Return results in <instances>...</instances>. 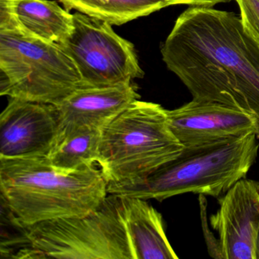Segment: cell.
Listing matches in <instances>:
<instances>
[{"label":"cell","instance_id":"obj_16","mask_svg":"<svg viewBox=\"0 0 259 259\" xmlns=\"http://www.w3.org/2000/svg\"><path fill=\"white\" fill-rule=\"evenodd\" d=\"M244 30L259 45V0H235Z\"/></svg>","mask_w":259,"mask_h":259},{"label":"cell","instance_id":"obj_19","mask_svg":"<svg viewBox=\"0 0 259 259\" xmlns=\"http://www.w3.org/2000/svg\"><path fill=\"white\" fill-rule=\"evenodd\" d=\"M256 137H257V139H258L259 140V119L258 122H257V132H256Z\"/></svg>","mask_w":259,"mask_h":259},{"label":"cell","instance_id":"obj_18","mask_svg":"<svg viewBox=\"0 0 259 259\" xmlns=\"http://www.w3.org/2000/svg\"><path fill=\"white\" fill-rule=\"evenodd\" d=\"M256 259H259V230L256 240Z\"/></svg>","mask_w":259,"mask_h":259},{"label":"cell","instance_id":"obj_1","mask_svg":"<svg viewBox=\"0 0 259 259\" xmlns=\"http://www.w3.org/2000/svg\"><path fill=\"white\" fill-rule=\"evenodd\" d=\"M161 54L192 100L236 107L259 119V45L240 16L190 7L177 18Z\"/></svg>","mask_w":259,"mask_h":259},{"label":"cell","instance_id":"obj_14","mask_svg":"<svg viewBox=\"0 0 259 259\" xmlns=\"http://www.w3.org/2000/svg\"><path fill=\"white\" fill-rule=\"evenodd\" d=\"M68 11L76 10L112 25H122L169 7L166 0H58Z\"/></svg>","mask_w":259,"mask_h":259},{"label":"cell","instance_id":"obj_17","mask_svg":"<svg viewBox=\"0 0 259 259\" xmlns=\"http://www.w3.org/2000/svg\"><path fill=\"white\" fill-rule=\"evenodd\" d=\"M169 6L186 4L192 7H213L217 4L229 3L232 0H166Z\"/></svg>","mask_w":259,"mask_h":259},{"label":"cell","instance_id":"obj_8","mask_svg":"<svg viewBox=\"0 0 259 259\" xmlns=\"http://www.w3.org/2000/svg\"><path fill=\"white\" fill-rule=\"evenodd\" d=\"M55 104L10 98L0 115V159L48 157L58 141Z\"/></svg>","mask_w":259,"mask_h":259},{"label":"cell","instance_id":"obj_4","mask_svg":"<svg viewBox=\"0 0 259 259\" xmlns=\"http://www.w3.org/2000/svg\"><path fill=\"white\" fill-rule=\"evenodd\" d=\"M256 133L184 147L181 154L142 183L108 185V194L161 201L193 193L220 198L245 179L258 152Z\"/></svg>","mask_w":259,"mask_h":259},{"label":"cell","instance_id":"obj_2","mask_svg":"<svg viewBox=\"0 0 259 259\" xmlns=\"http://www.w3.org/2000/svg\"><path fill=\"white\" fill-rule=\"evenodd\" d=\"M107 187L98 165L64 172L47 157L0 159L2 204L18 225L86 216L104 202Z\"/></svg>","mask_w":259,"mask_h":259},{"label":"cell","instance_id":"obj_15","mask_svg":"<svg viewBox=\"0 0 259 259\" xmlns=\"http://www.w3.org/2000/svg\"><path fill=\"white\" fill-rule=\"evenodd\" d=\"M102 130L84 128L63 138L48 156L51 164L64 172L98 165Z\"/></svg>","mask_w":259,"mask_h":259},{"label":"cell","instance_id":"obj_5","mask_svg":"<svg viewBox=\"0 0 259 259\" xmlns=\"http://www.w3.org/2000/svg\"><path fill=\"white\" fill-rule=\"evenodd\" d=\"M183 148L169 128L167 110L137 100L103 128L98 164L108 185L133 186Z\"/></svg>","mask_w":259,"mask_h":259},{"label":"cell","instance_id":"obj_6","mask_svg":"<svg viewBox=\"0 0 259 259\" xmlns=\"http://www.w3.org/2000/svg\"><path fill=\"white\" fill-rule=\"evenodd\" d=\"M0 95L58 105L82 87L81 75L60 45L0 31Z\"/></svg>","mask_w":259,"mask_h":259},{"label":"cell","instance_id":"obj_9","mask_svg":"<svg viewBox=\"0 0 259 259\" xmlns=\"http://www.w3.org/2000/svg\"><path fill=\"white\" fill-rule=\"evenodd\" d=\"M210 218L218 232L221 258L256 259L259 230V183L242 179L218 198Z\"/></svg>","mask_w":259,"mask_h":259},{"label":"cell","instance_id":"obj_13","mask_svg":"<svg viewBox=\"0 0 259 259\" xmlns=\"http://www.w3.org/2000/svg\"><path fill=\"white\" fill-rule=\"evenodd\" d=\"M117 196L136 259H178L166 236L162 215L147 200Z\"/></svg>","mask_w":259,"mask_h":259},{"label":"cell","instance_id":"obj_11","mask_svg":"<svg viewBox=\"0 0 259 259\" xmlns=\"http://www.w3.org/2000/svg\"><path fill=\"white\" fill-rule=\"evenodd\" d=\"M139 98L133 82L79 88L57 105L60 119L57 144L81 128L103 130Z\"/></svg>","mask_w":259,"mask_h":259},{"label":"cell","instance_id":"obj_3","mask_svg":"<svg viewBox=\"0 0 259 259\" xmlns=\"http://www.w3.org/2000/svg\"><path fill=\"white\" fill-rule=\"evenodd\" d=\"M17 227L19 233L1 241L2 257L11 258L136 259L119 205L109 194L84 217L57 218Z\"/></svg>","mask_w":259,"mask_h":259},{"label":"cell","instance_id":"obj_7","mask_svg":"<svg viewBox=\"0 0 259 259\" xmlns=\"http://www.w3.org/2000/svg\"><path fill=\"white\" fill-rule=\"evenodd\" d=\"M73 22V31L59 45L76 66L82 86L107 87L143 78L134 45L112 25L78 12Z\"/></svg>","mask_w":259,"mask_h":259},{"label":"cell","instance_id":"obj_10","mask_svg":"<svg viewBox=\"0 0 259 259\" xmlns=\"http://www.w3.org/2000/svg\"><path fill=\"white\" fill-rule=\"evenodd\" d=\"M258 119L251 112L220 103L195 100L167 110L169 128L184 147L256 133Z\"/></svg>","mask_w":259,"mask_h":259},{"label":"cell","instance_id":"obj_12","mask_svg":"<svg viewBox=\"0 0 259 259\" xmlns=\"http://www.w3.org/2000/svg\"><path fill=\"white\" fill-rule=\"evenodd\" d=\"M73 28V14L56 1L0 0V31L59 45Z\"/></svg>","mask_w":259,"mask_h":259}]
</instances>
